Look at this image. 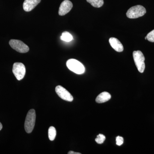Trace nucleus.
Segmentation results:
<instances>
[{
    "label": "nucleus",
    "mask_w": 154,
    "mask_h": 154,
    "mask_svg": "<svg viewBox=\"0 0 154 154\" xmlns=\"http://www.w3.org/2000/svg\"><path fill=\"white\" fill-rule=\"evenodd\" d=\"M36 114L34 109H31L28 111L26 116L25 122V131L28 133H30L33 131L35 121H36Z\"/></svg>",
    "instance_id": "1"
},
{
    "label": "nucleus",
    "mask_w": 154,
    "mask_h": 154,
    "mask_svg": "<svg viewBox=\"0 0 154 154\" xmlns=\"http://www.w3.org/2000/svg\"><path fill=\"white\" fill-rule=\"evenodd\" d=\"M68 68L77 74H82L85 71V66L79 61L74 59H71L66 62Z\"/></svg>",
    "instance_id": "2"
},
{
    "label": "nucleus",
    "mask_w": 154,
    "mask_h": 154,
    "mask_svg": "<svg viewBox=\"0 0 154 154\" xmlns=\"http://www.w3.org/2000/svg\"><path fill=\"white\" fill-rule=\"evenodd\" d=\"M146 12L144 7L138 5L131 8L127 12L126 16L129 19H137L144 16Z\"/></svg>",
    "instance_id": "3"
},
{
    "label": "nucleus",
    "mask_w": 154,
    "mask_h": 154,
    "mask_svg": "<svg viewBox=\"0 0 154 154\" xmlns=\"http://www.w3.org/2000/svg\"><path fill=\"white\" fill-rule=\"evenodd\" d=\"M134 60L138 70L140 73H143L145 69V60L144 56L140 51H137L133 52Z\"/></svg>",
    "instance_id": "4"
},
{
    "label": "nucleus",
    "mask_w": 154,
    "mask_h": 154,
    "mask_svg": "<svg viewBox=\"0 0 154 154\" xmlns=\"http://www.w3.org/2000/svg\"><path fill=\"white\" fill-rule=\"evenodd\" d=\"M9 44L12 48L21 53H25L29 51V48L28 45L21 40L11 39L9 41Z\"/></svg>",
    "instance_id": "5"
},
{
    "label": "nucleus",
    "mask_w": 154,
    "mask_h": 154,
    "mask_svg": "<svg viewBox=\"0 0 154 154\" xmlns=\"http://www.w3.org/2000/svg\"><path fill=\"white\" fill-rule=\"evenodd\" d=\"M13 72L17 80H22L26 73L25 65L21 63H15L13 65Z\"/></svg>",
    "instance_id": "6"
},
{
    "label": "nucleus",
    "mask_w": 154,
    "mask_h": 154,
    "mask_svg": "<svg viewBox=\"0 0 154 154\" xmlns=\"http://www.w3.org/2000/svg\"><path fill=\"white\" fill-rule=\"evenodd\" d=\"M55 91L58 96L63 100L68 102H72L73 100V98L71 94L61 86H57L55 88Z\"/></svg>",
    "instance_id": "7"
},
{
    "label": "nucleus",
    "mask_w": 154,
    "mask_h": 154,
    "mask_svg": "<svg viewBox=\"0 0 154 154\" xmlns=\"http://www.w3.org/2000/svg\"><path fill=\"white\" fill-rule=\"evenodd\" d=\"M73 7L72 3L69 0H64L61 4L58 14L60 16H64L72 10Z\"/></svg>",
    "instance_id": "8"
},
{
    "label": "nucleus",
    "mask_w": 154,
    "mask_h": 154,
    "mask_svg": "<svg viewBox=\"0 0 154 154\" xmlns=\"http://www.w3.org/2000/svg\"><path fill=\"white\" fill-rule=\"evenodd\" d=\"M41 0H25L23 8L26 12H30L33 10L41 2Z\"/></svg>",
    "instance_id": "9"
},
{
    "label": "nucleus",
    "mask_w": 154,
    "mask_h": 154,
    "mask_svg": "<svg viewBox=\"0 0 154 154\" xmlns=\"http://www.w3.org/2000/svg\"><path fill=\"white\" fill-rule=\"evenodd\" d=\"M109 41L111 47L116 51L119 52H122L124 50L123 45L117 38L111 37L109 39Z\"/></svg>",
    "instance_id": "10"
},
{
    "label": "nucleus",
    "mask_w": 154,
    "mask_h": 154,
    "mask_svg": "<svg viewBox=\"0 0 154 154\" xmlns=\"http://www.w3.org/2000/svg\"><path fill=\"white\" fill-rule=\"evenodd\" d=\"M111 99V95L108 92H102L99 94L96 98V102L98 103H104Z\"/></svg>",
    "instance_id": "11"
},
{
    "label": "nucleus",
    "mask_w": 154,
    "mask_h": 154,
    "mask_svg": "<svg viewBox=\"0 0 154 154\" xmlns=\"http://www.w3.org/2000/svg\"><path fill=\"white\" fill-rule=\"evenodd\" d=\"M87 1L95 8H99L104 5L103 0H87Z\"/></svg>",
    "instance_id": "12"
},
{
    "label": "nucleus",
    "mask_w": 154,
    "mask_h": 154,
    "mask_svg": "<svg viewBox=\"0 0 154 154\" xmlns=\"http://www.w3.org/2000/svg\"><path fill=\"white\" fill-rule=\"evenodd\" d=\"M60 39L63 41L69 42L72 40L73 37L71 34L68 32L65 31L62 34L61 36H60Z\"/></svg>",
    "instance_id": "13"
},
{
    "label": "nucleus",
    "mask_w": 154,
    "mask_h": 154,
    "mask_svg": "<svg viewBox=\"0 0 154 154\" xmlns=\"http://www.w3.org/2000/svg\"><path fill=\"white\" fill-rule=\"evenodd\" d=\"M48 137L50 140L53 141L55 139L56 136V130L55 128L53 126H51L48 131Z\"/></svg>",
    "instance_id": "14"
},
{
    "label": "nucleus",
    "mask_w": 154,
    "mask_h": 154,
    "mask_svg": "<svg viewBox=\"0 0 154 154\" xmlns=\"http://www.w3.org/2000/svg\"><path fill=\"white\" fill-rule=\"evenodd\" d=\"M105 139H106V137L104 135L99 134L97 135V137L95 139V141L97 143L102 144L105 141Z\"/></svg>",
    "instance_id": "15"
},
{
    "label": "nucleus",
    "mask_w": 154,
    "mask_h": 154,
    "mask_svg": "<svg viewBox=\"0 0 154 154\" xmlns=\"http://www.w3.org/2000/svg\"><path fill=\"white\" fill-rule=\"evenodd\" d=\"M147 39L151 42H154V30L150 32L146 36Z\"/></svg>",
    "instance_id": "16"
},
{
    "label": "nucleus",
    "mask_w": 154,
    "mask_h": 154,
    "mask_svg": "<svg viewBox=\"0 0 154 154\" xmlns=\"http://www.w3.org/2000/svg\"><path fill=\"white\" fill-rule=\"evenodd\" d=\"M124 139L123 138L120 136H117L116 137V144L117 145L121 146L123 143Z\"/></svg>",
    "instance_id": "17"
},
{
    "label": "nucleus",
    "mask_w": 154,
    "mask_h": 154,
    "mask_svg": "<svg viewBox=\"0 0 154 154\" xmlns=\"http://www.w3.org/2000/svg\"><path fill=\"white\" fill-rule=\"evenodd\" d=\"M68 154H81L79 152H74L73 151H69L68 152Z\"/></svg>",
    "instance_id": "18"
},
{
    "label": "nucleus",
    "mask_w": 154,
    "mask_h": 154,
    "mask_svg": "<svg viewBox=\"0 0 154 154\" xmlns=\"http://www.w3.org/2000/svg\"><path fill=\"white\" fill-rule=\"evenodd\" d=\"M3 126L2 125V123L0 122V131L2 129Z\"/></svg>",
    "instance_id": "19"
},
{
    "label": "nucleus",
    "mask_w": 154,
    "mask_h": 154,
    "mask_svg": "<svg viewBox=\"0 0 154 154\" xmlns=\"http://www.w3.org/2000/svg\"><path fill=\"white\" fill-rule=\"evenodd\" d=\"M145 39H147V38H146V37H145Z\"/></svg>",
    "instance_id": "20"
}]
</instances>
